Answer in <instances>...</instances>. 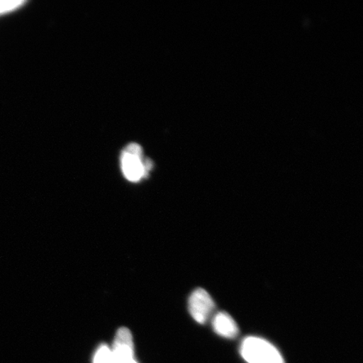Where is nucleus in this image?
Returning a JSON list of instances; mask_svg holds the SVG:
<instances>
[{
  "label": "nucleus",
  "instance_id": "39448f33",
  "mask_svg": "<svg viewBox=\"0 0 363 363\" xmlns=\"http://www.w3.org/2000/svg\"><path fill=\"white\" fill-rule=\"evenodd\" d=\"M212 326L215 333L222 337L233 339L239 333L237 322L225 312H219L213 318Z\"/></svg>",
  "mask_w": 363,
  "mask_h": 363
},
{
  "label": "nucleus",
  "instance_id": "f03ea898",
  "mask_svg": "<svg viewBox=\"0 0 363 363\" xmlns=\"http://www.w3.org/2000/svg\"><path fill=\"white\" fill-rule=\"evenodd\" d=\"M121 169L126 179L139 182L152 169V162L143 160V148L138 144L127 146L121 155Z\"/></svg>",
  "mask_w": 363,
  "mask_h": 363
},
{
  "label": "nucleus",
  "instance_id": "6e6552de",
  "mask_svg": "<svg viewBox=\"0 0 363 363\" xmlns=\"http://www.w3.org/2000/svg\"><path fill=\"white\" fill-rule=\"evenodd\" d=\"M130 363H138V362H136L135 360H133V362H131Z\"/></svg>",
  "mask_w": 363,
  "mask_h": 363
},
{
  "label": "nucleus",
  "instance_id": "423d86ee",
  "mask_svg": "<svg viewBox=\"0 0 363 363\" xmlns=\"http://www.w3.org/2000/svg\"><path fill=\"white\" fill-rule=\"evenodd\" d=\"M93 363H115L111 348L106 345L99 347L94 354Z\"/></svg>",
  "mask_w": 363,
  "mask_h": 363
},
{
  "label": "nucleus",
  "instance_id": "0eeeda50",
  "mask_svg": "<svg viewBox=\"0 0 363 363\" xmlns=\"http://www.w3.org/2000/svg\"><path fill=\"white\" fill-rule=\"evenodd\" d=\"M24 3V1H0V13L15 10Z\"/></svg>",
  "mask_w": 363,
  "mask_h": 363
},
{
  "label": "nucleus",
  "instance_id": "7ed1b4c3",
  "mask_svg": "<svg viewBox=\"0 0 363 363\" xmlns=\"http://www.w3.org/2000/svg\"><path fill=\"white\" fill-rule=\"evenodd\" d=\"M215 302L210 294L203 289H198L190 295L189 310L194 320L199 324L206 323L215 310Z\"/></svg>",
  "mask_w": 363,
  "mask_h": 363
},
{
  "label": "nucleus",
  "instance_id": "20e7f679",
  "mask_svg": "<svg viewBox=\"0 0 363 363\" xmlns=\"http://www.w3.org/2000/svg\"><path fill=\"white\" fill-rule=\"evenodd\" d=\"M111 351L115 363H130L135 360L133 335L128 329L121 328L117 331Z\"/></svg>",
  "mask_w": 363,
  "mask_h": 363
},
{
  "label": "nucleus",
  "instance_id": "f257e3e1",
  "mask_svg": "<svg viewBox=\"0 0 363 363\" xmlns=\"http://www.w3.org/2000/svg\"><path fill=\"white\" fill-rule=\"evenodd\" d=\"M240 353L247 363H285L278 349L260 337L245 338L240 344Z\"/></svg>",
  "mask_w": 363,
  "mask_h": 363
}]
</instances>
